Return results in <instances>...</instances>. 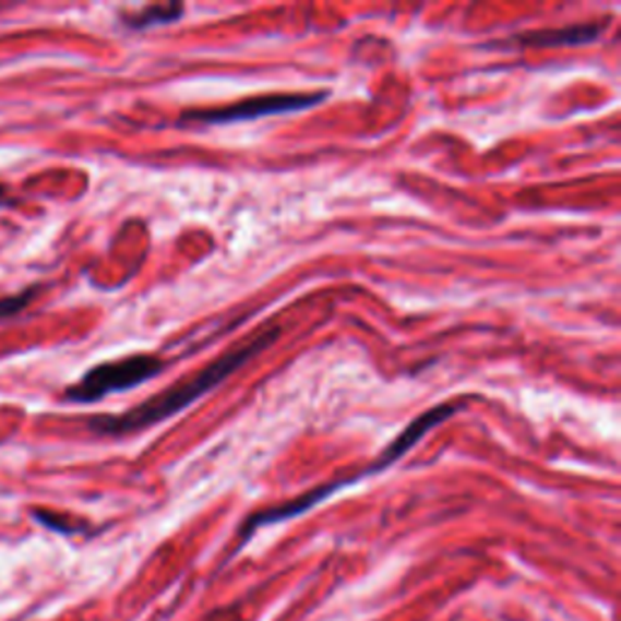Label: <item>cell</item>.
I'll use <instances>...</instances> for the list:
<instances>
[{"instance_id": "cell-4", "label": "cell", "mask_w": 621, "mask_h": 621, "mask_svg": "<svg viewBox=\"0 0 621 621\" xmlns=\"http://www.w3.org/2000/svg\"><path fill=\"white\" fill-rule=\"evenodd\" d=\"M605 25H575L565 29H539V32H525V35L515 37L520 47H575L587 45L602 35Z\"/></svg>"}, {"instance_id": "cell-6", "label": "cell", "mask_w": 621, "mask_h": 621, "mask_svg": "<svg viewBox=\"0 0 621 621\" xmlns=\"http://www.w3.org/2000/svg\"><path fill=\"white\" fill-rule=\"evenodd\" d=\"M35 289H27L23 294H15V297H5V299H0V321H8V319H13V315H17L20 311H25L27 303L35 299Z\"/></svg>"}, {"instance_id": "cell-2", "label": "cell", "mask_w": 621, "mask_h": 621, "mask_svg": "<svg viewBox=\"0 0 621 621\" xmlns=\"http://www.w3.org/2000/svg\"><path fill=\"white\" fill-rule=\"evenodd\" d=\"M163 367H166V362L156 355H132L112 359V362H103L93 367L91 372H85L79 384L67 389V398L71 403L103 401L110 394H119V391L146 384V381L163 372Z\"/></svg>"}, {"instance_id": "cell-1", "label": "cell", "mask_w": 621, "mask_h": 621, "mask_svg": "<svg viewBox=\"0 0 621 621\" xmlns=\"http://www.w3.org/2000/svg\"><path fill=\"white\" fill-rule=\"evenodd\" d=\"M277 335H279L277 329L260 333L258 337H253V341H248L246 345L236 347V350L222 355L216 362L204 367L202 372L180 381L178 386L163 391L158 396H151L148 401L141 403V406L124 413V416L93 418L88 420V428L97 434H110V438H122V434H134L146 428H154L156 422L172 418L176 413L190 408L192 403L200 401L204 394H210L214 386H219L222 381L238 372V369L250 362L255 355L267 350V347L277 341Z\"/></svg>"}, {"instance_id": "cell-7", "label": "cell", "mask_w": 621, "mask_h": 621, "mask_svg": "<svg viewBox=\"0 0 621 621\" xmlns=\"http://www.w3.org/2000/svg\"><path fill=\"white\" fill-rule=\"evenodd\" d=\"M10 204V192L5 184H0V206H8Z\"/></svg>"}, {"instance_id": "cell-5", "label": "cell", "mask_w": 621, "mask_h": 621, "mask_svg": "<svg viewBox=\"0 0 621 621\" xmlns=\"http://www.w3.org/2000/svg\"><path fill=\"white\" fill-rule=\"evenodd\" d=\"M184 13L182 5H148L146 10L134 15H124V25L134 29H144L151 25H163V23H176V20Z\"/></svg>"}, {"instance_id": "cell-3", "label": "cell", "mask_w": 621, "mask_h": 621, "mask_svg": "<svg viewBox=\"0 0 621 621\" xmlns=\"http://www.w3.org/2000/svg\"><path fill=\"white\" fill-rule=\"evenodd\" d=\"M325 97H329L325 93L248 97V100L224 105V107H210V110H190L182 115L180 122L182 124H236V122H248V119H258V117H267V115L309 110V107L323 103Z\"/></svg>"}]
</instances>
